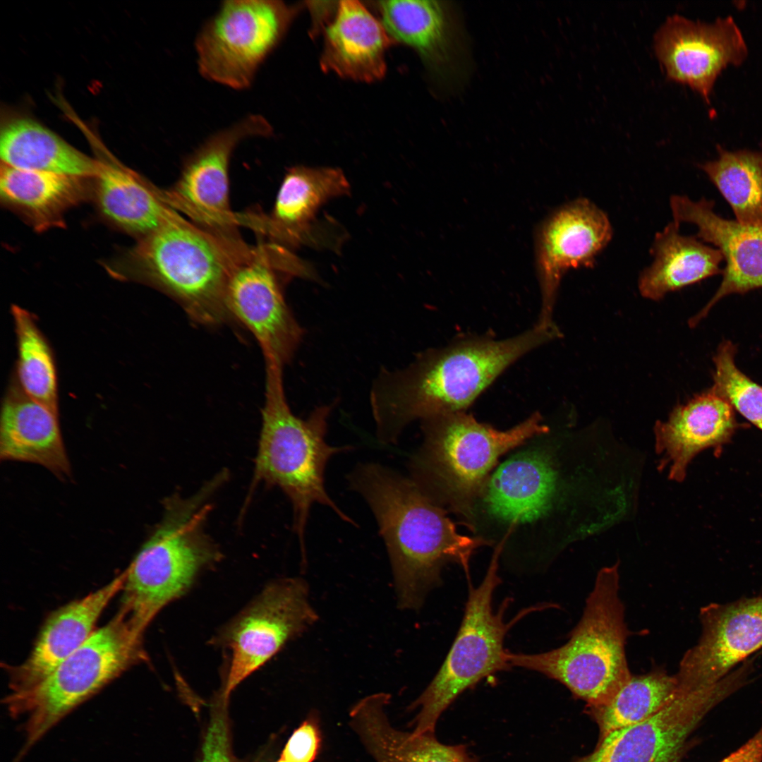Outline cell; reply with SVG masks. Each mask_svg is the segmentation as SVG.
<instances>
[{"mask_svg":"<svg viewBox=\"0 0 762 762\" xmlns=\"http://www.w3.org/2000/svg\"><path fill=\"white\" fill-rule=\"evenodd\" d=\"M560 335L557 327L536 324L505 339L468 337L422 353L403 370L383 371L370 393L379 440L395 443L415 420L465 411L509 366Z\"/></svg>","mask_w":762,"mask_h":762,"instance_id":"cell-1","label":"cell"},{"mask_svg":"<svg viewBox=\"0 0 762 762\" xmlns=\"http://www.w3.org/2000/svg\"><path fill=\"white\" fill-rule=\"evenodd\" d=\"M348 481L376 519L401 610H419L428 593L440 586L447 564L459 565L470 579L473 554L489 545L459 533L448 512L430 501L411 478L369 463L357 466Z\"/></svg>","mask_w":762,"mask_h":762,"instance_id":"cell-2","label":"cell"},{"mask_svg":"<svg viewBox=\"0 0 762 762\" xmlns=\"http://www.w3.org/2000/svg\"><path fill=\"white\" fill-rule=\"evenodd\" d=\"M265 369L262 427L246 504L260 483L279 488L291 503L293 529L306 563V528L313 504L329 507L341 520L356 524L328 495L324 478L329 459L352 447L331 446L325 441L330 406L315 408L306 420L296 416L286 399L282 367L265 363Z\"/></svg>","mask_w":762,"mask_h":762,"instance_id":"cell-3","label":"cell"},{"mask_svg":"<svg viewBox=\"0 0 762 762\" xmlns=\"http://www.w3.org/2000/svg\"><path fill=\"white\" fill-rule=\"evenodd\" d=\"M423 442L409 462L410 478L433 503L459 519L504 455L550 431L535 412L507 430L465 411L422 421Z\"/></svg>","mask_w":762,"mask_h":762,"instance_id":"cell-4","label":"cell"},{"mask_svg":"<svg viewBox=\"0 0 762 762\" xmlns=\"http://www.w3.org/2000/svg\"><path fill=\"white\" fill-rule=\"evenodd\" d=\"M619 565L600 569L580 620L562 646L538 653L508 651L511 667L537 672L564 685L586 706L610 701L630 679V631L619 597Z\"/></svg>","mask_w":762,"mask_h":762,"instance_id":"cell-5","label":"cell"},{"mask_svg":"<svg viewBox=\"0 0 762 762\" xmlns=\"http://www.w3.org/2000/svg\"><path fill=\"white\" fill-rule=\"evenodd\" d=\"M251 246L221 239L176 211L143 238L134 254L136 274L174 299L193 321L218 325L233 319L226 303V286L235 265Z\"/></svg>","mask_w":762,"mask_h":762,"instance_id":"cell-6","label":"cell"},{"mask_svg":"<svg viewBox=\"0 0 762 762\" xmlns=\"http://www.w3.org/2000/svg\"><path fill=\"white\" fill-rule=\"evenodd\" d=\"M143 635L121 612L33 687L8 694L11 717L23 720L18 759L51 728L130 667L147 660Z\"/></svg>","mask_w":762,"mask_h":762,"instance_id":"cell-7","label":"cell"},{"mask_svg":"<svg viewBox=\"0 0 762 762\" xmlns=\"http://www.w3.org/2000/svg\"><path fill=\"white\" fill-rule=\"evenodd\" d=\"M494 550L480 583L468 582V593L463 618L452 645L439 670L412 708H418L413 721V732L435 733L436 724L445 710L467 689L486 677L507 671L511 665L504 641L508 631L526 615L543 608L544 605L523 609L509 622L505 612L511 598H506L497 610L493 595L502 580L499 575L502 547Z\"/></svg>","mask_w":762,"mask_h":762,"instance_id":"cell-8","label":"cell"},{"mask_svg":"<svg viewBox=\"0 0 762 762\" xmlns=\"http://www.w3.org/2000/svg\"><path fill=\"white\" fill-rule=\"evenodd\" d=\"M205 517L183 507H172L143 543L128 567L119 611L144 634L157 615L186 595L205 571L222 559L206 533Z\"/></svg>","mask_w":762,"mask_h":762,"instance_id":"cell-9","label":"cell"},{"mask_svg":"<svg viewBox=\"0 0 762 762\" xmlns=\"http://www.w3.org/2000/svg\"><path fill=\"white\" fill-rule=\"evenodd\" d=\"M307 583L301 578L270 582L212 637L224 655L215 703L226 706L232 691L290 641L318 620Z\"/></svg>","mask_w":762,"mask_h":762,"instance_id":"cell-10","label":"cell"},{"mask_svg":"<svg viewBox=\"0 0 762 762\" xmlns=\"http://www.w3.org/2000/svg\"><path fill=\"white\" fill-rule=\"evenodd\" d=\"M297 11L281 1H224L195 40L200 73L230 88H248Z\"/></svg>","mask_w":762,"mask_h":762,"instance_id":"cell-11","label":"cell"},{"mask_svg":"<svg viewBox=\"0 0 762 762\" xmlns=\"http://www.w3.org/2000/svg\"><path fill=\"white\" fill-rule=\"evenodd\" d=\"M294 257L282 246L259 238L235 265L226 290L233 319L253 334L265 363L283 367L294 356L303 331L289 310L278 273L296 274Z\"/></svg>","mask_w":762,"mask_h":762,"instance_id":"cell-12","label":"cell"},{"mask_svg":"<svg viewBox=\"0 0 762 762\" xmlns=\"http://www.w3.org/2000/svg\"><path fill=\"white\" fill-rule=\"evenodd\" d=\"M272 131L264 116L251 114L215 133L186 159L174 184L166 190L159 189L161 198L214 236L231 242L242 241L238 213L229 204L231 157L244 139L270 136Z\"/></svg>","mask_w":762,"mask_h":762,"instance_id":"cell-13","label":"cell"},{"mask_svg":"<svg viewBox=\"0 0 762 762\" xmlns=\"http://www.w3.org/2000/svg\"><path fill=\"white\" fill-rule=\"evenodd\" d=\"M742 687L736 672L703 688L677 682L672 698L655 715L612 732L591 753L572 762H678L688 738L706 715Z\"/></svg>","mask_w":762,"mask_h":762,"instance_id":"cell-14","label":"cell"},{"mask_svg":"<svg viewBox=\"0 0 762 762\" xmlns=\"http://www.w3.org/2000/svg\"><path fill=\"white\" fill-rule=\"evenodd\" d=\"M612 237L606 213L595 204L579 198L549 215L536 236V261L542 296L537 325H556L552 313L558 288L570 269L593 267L598 255Z\"/></svg>","mask_w":762,"mask_h":762,"instance_id":"cell-15","label":"cell"},{"mask_svg":"<svg viewBox=\"0 0 762 762\" xmlns=\"http://www.w3.org/2000/svg\"><path fill=\"white\" fill-rule=\"evenodd\" d=\"M655 53L667 78L690 86L707 102L722 71L744 62L748 48L732 16L710 23L675 14L655 35Z\"/></svg>","mask_w":762,"mask_h":762,"instance_id":"cell-16","label":"cell"},{"mask_svg":"<svg viewBox=\"0 0 762 762\" xmlns=\"http://www.w3.org/2000/svg\"><path fill=\"white\" fill-rule=\"evenodd\" d=\"M379 9L391 38L414 48L442 88L453 91L464 83L470 69L467 40L451 2L382 1Z\"/></svg>","mask_w":762,"mask_h":762,"instance_id":"cell-17","label":"cell"},{"mask_svg":"<svg viewBox=\"0 0 762 762\" xmlns=\"http://www.w3.org/2000/svg\"><path fill=\"white\" fill-rule=\"evenodd\" d=\"M700 638L675 674L693 689L713 685L762 648V596L710 603L699 611Z\"/></svg>","mask_w":762,"mask_h":762,"instance_id":"cell-18","label":"cell"},{"mask_svg":"<svg viewBox=\"0 0 762 762\" xmlns=\"http://www.w3.org/2000/svg\"><path fill=\"white\" fill-rule=\"evenodd\" d=\"M714 205L713 200L705 198L694 201L686 195H673L670 199L673 221L696 225V237L715 246L725 262L718 290L690 320L691 326H695L722 298L762 288V224L743 225L725 219L715 212Z\"/></svg>","mask_w":762,"mask_h":762,"instance_id":"cell-19","label":"cell"},{"mask_svg":"<svg viewBox=\"0 0 762 762\" xmlns=\"http://www.w3.org/2000/svg\"><path fill=\"white\" fill-rule=\"evenodd\" d=\"M344 173L334 168L294 167L285 174L270 214L247 211L239 215L259 238L282 247L302 243L320 207L329 200L349 192Z\"/></svg>","mask_w":762,"mask_h":762,"instance_id":"cell-20","label":"cell"},{"mask_svg":"<svg viewBox=\"0 0 762 762\" xmlns=\"http://www.w3.org/2000/svg\"><path fill=\"white\" fill-rule=\"evenodd\" d=\"M125 577L123 571L105 586L48 617L28 658L11 668L9 694L23 692L39 684L90 638L104 609L121 591Z\"/></svg>","mask_w":762,"mask_h":762,"instance_id":"cell-21","label":"cell"},{"mask_svg":"<svg viewBox=\"0 0 762 762\" xmlns=\"http://www.w3.org/2000/svg\"><path fill=\"white\" fill-rule=\"evenodd\" d=\"M0 459L40 465L60 480L71 475L59 413L30 398L16 379L1 405Z\"/></svg>","mask_w":762,"mask_h":762,"instance_id":"cell-22","label":"cell"},{"mask_svg":"<svg viewBox=\"0 0 762 762\" xmlns=\"http://www.w3.org/2000/svg\"><path fill=\"white\" fill-rule=\"evenodd\" d=\"M733 409L712 387L655 424L656 451L663 455L661 464L669 466L672 480L684 479L689 463L699 452L730 440L737 427Z\"/></svg>","mask_w":762,"mask_h":762,"instance_id":"cell-23","label":"cell"},{"mask_svg":"<svg viewBox=\"0 0 762 762\" xmlns=\"http://www.w3.org/2000/svg\"><path fill=\"white\" fill-rule=\"evenodd\" d=\"M391 44L382 23L361 3L341 1L325 29L321 68L345 78L373 82L385 73V53Z\"/></svg>","mask_w":762,"mask_h":762,"instance_id":"cell-24","label":"cell"},{"mask_svg":"<svg viewBox=\"0 0 762 762\" xmlns=\"http://www.w3.org/2000/svg\"><path fill=\"white\" fill-rule=\"evenodd\" d=\"M390 695L375 694L350 711V725L376 762H478L464 745L440 742L435 733L416 734L394 727L387 715Z\"/></svg>","mask_w":762,"mask_h":762,"instance_id":"cell-25","label":"cell"},{"mask_svg":"<svg viewBox=\"0 0 762 762\" xmlns=\"http://www.w3.org/2000/svg\"><path fill=\"white\" fill-rule=\"evenodd\" d=\"M674 221L655 234L651 247L653 261L639 275L640 294L653 301L722 273L720 251L696 236H683Z\"/></svg>","mask_w":762,"mask_h":762,"instance_id":"cell-26","label":"cell"},{"mask_svg":"<svg viewBox=\"0 0 762 762\" xmlns=\"http://www.w3.org/2000/svg\"><path fill=\"white\" fill-rule=\"evenodd\" d=\"M0 155L2 164L11 167L82 178L95 176L99 167V162L23 115L9 116L1 123Z\"/></svg>","mask_w":762,"mask_h":762,"instance_id":"cell-27","label":"cell"},{"mask_svg":"<svg viewBox=\"0 0 762 762\" xmlns=\"http://www.w3.org/2000/svg\"><path fill=\"white\" fill-rule=\"evenodd\" d=\"M97 196L102 213L119 226L145 237L176 212L148 185L116 165L99 162Z\"/></svg>","mask_w":762,"mask_h":762,"instance_id":"cell-28","label":"cell"},{"mask_svg":"<svg viewBox=\"0 0 762 762\" xmlns=\"http://www.w3.org/2000/svg\"><path fill=\"white\" fill-rule=\"evenodd\" d=\"M82 177L29 171L1 164V199L40 226L59 221L83 196Z\"/></svg>","mask_w":762,"mask_h":762,"instance_id":"cell-29","label":"cell"},{"mask_svg":"<svg viewBox=\"0 0 762 762\" xmlns=\"http://www.w3.org/2000/svg\"><path fill=\"white\" fill-rule=\"evenodd\" d=\"M677 687L675 674L655 667L646 673L632 675L607 703L586 706V713L598 727V742L616 730L655 715L672 698Z\"/></svg>","mask_w":762,"mask_h":762,"instance_id":"cell-30","label":"cell"},{"mask_svg":"<svg viewBox=\"0 0 762 762\" xmlns=\"http://www.w3.org/2000/svg\"><path fill=\"white\" fill-rule=\"evenodd\" d=\"M717 149L718 158L698 167L729 203L737 222L762 224V150Z\"/></svg>","mask_w":762,"mask_h":762,"instance_id":"cell-31","label":"cell"},{"mask_svg":"<svg viewBox=\"0 0 762 762\" xmlns=\"http://www.w3.org/2000/svg\"><path fill=\"white\" fill-rule=\"evenodd\" d=\"M17 340L16 380L32 399L59 413L57 375L50 345L34 316L13 305Z\"/></svg>","mask_w":762,"mask_h":762,"instance_id":"cell-32","label":"cell"},{"mask_svg":"<svg viewBox=\"0 0 762 762\" xmlns=\"http://www.w3.org/2000/svg\"><path fill=\"white\" fill-rule=\"evenodd\" d=\"M735 353L736 347L730 341L720 345L713 358V387L734 409L762 430V387L737 367Z\"/></svg>","mask_w":762,"mask_h":762,"instance_id":"cell-33","label":"cell"},{"mask_svg":"<svg viewBox=\"0 0 762 762\" xmlns=\"http://www.w3.org/2000/svg\"><path fill=\"white\" fill-rule=\"evenodd\" d=\"M225 708L214 705L203 744L201 762H235L229 746Z\"/></svg>","mask_w":762,"mask_h":762,"instance_id":"cell-34","label":"cell"},{"mask_svg":"<svg viewBox=\"0 0 762 762\" xmlns=\"http://www.w3.org/2000/svg\"><path fill=\"white\" fill-rule=\"evenodd\" d=\"M320 737L316 722L310 719L297 728L286 744L281 758L289 762H313L318 754Z\"/></svg>","mask_w":762,"mask_h":762,"instance_id":"cell-35","label":"cell"},{"mask_svg":"<svg viewBox=\"0 0 762 762\" xmlns=\"http://www.w3.org/2000/svg\"><path fill=\"white\" fill-rule=\"evenodd\" d=\"M276 762H289V761H286V760H284V759H283V758H280V759H279V760H278V761H276Z\"/></svg>","mask_w":762,"mask_h":762,"instance_id":"cell-36","label":"cell"}]
</instances>
